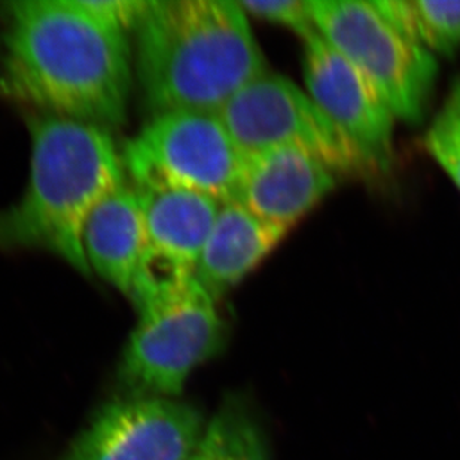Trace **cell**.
Masks as SVG:
<instances>
[{
  "instance_id": "6da1fadb",
  "label": "cell",
  "mask_w": 460,
  "mask_h": 460,
  "mask_svg": "<svg viewBox=\"0 0 460 460\" xmlns=\"http://www.w3.org/2000/svg\"><path fill=\"white\" fill-rule=\"evenodd\" d=\"M2 13V94L33 113L109 131L126 122L131 88L126 33L78 0H20Z\"/></svg>"
},
{
  "instance_id": "7a4b0ae2",
  "label": "cell",
  "mask_w": 460,
  "mask_h": 460,
  "mask_svg": "<svg viewBox=\"0 0 460 460\" xmlns=\"http://www.w3.org/2000/svg\"><path fill=\"white\" fill-rule=\"evenodd\" d=\"M265 72L239 2L154 0L136 29V74L153 117L217 113Z\"/></svg>"
},
{
  "instance_id": "3957f363",
  "label": "cell",
  "mask_w": 460,
  "mask_h": 460,
  "mask_svg": "<svg viewBox=\"0 0 460 460\" xmlns=\"http://www.w3.org/2000/svg\"><path fill=\"white\" fill-rule=\"evenodd\" d=\"M31 174L20 200L0 210V249H36L92 276L83 248L93 208L126 181L111 131L31 113Z\"/></svg>"
},
{
  "instance_id": "277c9868",
  "label": "cell",
  "mask_w": 460,
  "mask_h": 460,
  "mask_svg": "<svg viewBox=\"0 0 460 460\" xmlns=\"http://www.w3.org/2000/svg\"><path fill=\"white\" fill-rule=\"evenodd\" d=\"M139 319L118 368L126 395L179 398L188 378L226 343L217 300L196 282L136 303Z\"/></svg>"
},
{
  "instance_id": "5b68a950",
  "label": "cell",
  "mask_w": 460,
  "mask_h": 460,
  "mask_svg": "<svg viewBox=\"0 0 460 460\" xmlns=\"http://www.w3.org/2000/svg\"><path fill=\"white\" fill-rule=\"evenodd\" d=\"M122 161L135 187L181 188L226 205L237 199L246 155L217 113L169 112L127 144Z\"/></svg>"
},
{
  "instance_id": "8992f818",
  "label": "cell",
  "mask_w": 460,
  "mask_h": 460,
  "mask_svg": "<svg viewBox=\"0 0 460 460\" xmlns=\"http://www.w3.org/2000/svg\"><path fill=\"white\" fill-rule=\"evenodd\" d=\"M317 33L359 70L402 121H420L437 76L432 52L412 44L371 2L308 0Z\"/></svg>"
},
{
  "instance_id": "52a82bcc",
  "label": "cell",
  "mask_w": 460,
  "mask_h": 460,
  "mask_svg": "<svg viewBox=\"0 0 460 460\" xmlns=\"http://www.w3.org/2000/svg\"><path fill=\"white\" fill-rule=\"evenodd\" d=\"M246 158L267 149L296 146L335 173H360L369 164L350 140L291 79L265 74L235 93L217 112Z\"/></svg>"
},
{
  "instance_id": "ba28073f",
  "label": "cell",
  "mask_w": 460,
  "mask_h": 460,
  "mask_svg": "<svg viewBox=\"0 0 460 460\" xmlns=\"http://www.w3.org/2000/svg\"><path fill=\"white\" fill-rule=\"evenodd\" d=\"M208 423L178 398L124 394L97 410L58 460H185Z\"/></svg>"
},
{
  "instance_id": "9c48e42d",
  "label": "cell",
  "mask_w": 460,
  "mask_h": 460,
  "mask_svg": "<svg viewBox=\"0 0 460 460\" xmlns=\"http://www.w3.org/2000/svg\"><path fill=\"white\" fill-rule=\"evenodd\" d=\"M135 188L146 230V251L130 296L136 305L155 292L194 280L197 261L221 203L181 188Z\"/></svg>"
},
{
  "instance_id": "30bf717a",
  "label": "cell",
  "mask_w": 460,
  "mask_h": 460,
  "mask_svg": "<svg viewBox=\"0 0 460 460\" xmlns=\"http://www.w3.org/2000/svg\"><path fill=\"white\" fill-rule=\"evenodd\" d=\"M305 45L308 96L350 140L369 167L389 164L396 119L389 104L317 31L305 38Z\"/></svg>"
},
{
  "instance_id": "8fae6325",
  "label": "cell",
  "mask_w": 460,
  "mask_h": 460,
  "mask_svg": "<svg viewBox=\"0 0 460 460\" xmlns=\"http://www.w3.org/2000/svg\"><path fill=\"white\" fill-rule=\"evenodd\" d=\"M335 174L305 149H267L246 158L235 201L262 221L289 231L332 191Z\"/></svg>"
},
{
  "instance_id": "7c38bea8",
  "label": "cell",
  "mask_w": 460,
  "mask_h": 460,
  "mask_svg": "<svg viewBox=\"0 0 460 460\" xmlns=\"http://www.w3.org/2000/svg\"><path fill=\"white\" fill-rule=\"evenodd\" d=\"M83 248L92 274L130 298L146 251L144 208L133 185L122 183L93 208Z\"/></svg>"
},
{
  "instance_id": "4fadbf2b",
  "label": "cell",
  "mask_w": 460,
  "mask_h": 460,
  "mask_svg": "<svg viewBox=\"0 0 460 460\" xmlns=\"http://www.w3.org/2000/svg\"><path fill=\"white\" fill-rule=\"evenodd\" d=\"M237 201L221 205L208 233L194 279L215 300L239 285L287 235Z\"/></svg>"
},
{
  "instance_id": "5bb4252c",
  "label": "cell",
  "mask_w": 460,
  "mask_h": 460,
  "mask_svg": "<svg viewBox=\"0 0 460 460\" xmlns=\"http://www.w3.org/2000/svg\"><path fill=\"white\" fill-rule=\"evenodd\" d=\"M185 460H273L264 430L252 410L228 398L208 420L205 438Z\"/></svg>"
},
{
  "instance_id": "9a60e30c",
  "label": "cell",
  "mask_w": 460,
  "mask_h": 460,
  "mask_svg": "<svg viewBox=\"0 0 460 460\" xmlns=\"http://www.w3.org/2000/svg\"><path fill=\"white\" fill-rule=\"evenodd\" d=\"M419 42L428 51L450 54L460 47V0H412Z\"/></svg>"
},
{
  "instance_id": "2e32d148",
  "label": "cell",
  "mask_w": 460,
  "mask_h": 460,
  "mask_svg": "<svg viewBox=\"0 0 460 460\" xmlns=\"http://www.w3.org/2000/svg\"><path fill=\"white\" fill-rule=\"evenodd\" d=\"M426 148L460 190V117L444 104L426 133Z\"/></svg>"
},
{
  "instance_id": "e0dca14e",
  "label": "cell",
  "mask_w": 460,
  "mask_h": 460,
  "mask_svg": "<svg viewBox=\"0 0 460 460\" xmlns=\"http://www.w3.org/2000/svg\"><path fill=\"white\" fill-rule=\"evenodd\" d=\"M239 4L246 15L288 27L303 40L316 31L308 0H243Z\"/></svg>"
},
{
  "instance_id": "ac0fdd59",
  "label": "cell",
  "mask_w": 460,
  "mask_h": 460,
  "mask_svg": "<svg viewBox=\"0 0 460 460\" xmlns=\"http://www.w3.org/2000/svg\"><path fill=\"white\" fill-rule=\"evenodd\" d=\"M88 13L106 22L113 29L126 33L136 31L145 13H148L151 2L145 0H78Z\"/></svg>"
},
{
  "instance_id": "d6986e66",
  "label": "cell",
  "mask_w": 460,
  "mask_h": 460,
  "mask_svg": "<svg viewBox=\"0 0 460 460\" xmlns=\"http://www.w3.org/2000/svg\"><path fill=\"white\" fill-rule=\"evenodd\" d=\"M446 106L455 111L460 117V83H457L455 88H453L452 94L448 97Z\"/></svg>"
}]
</instances>
